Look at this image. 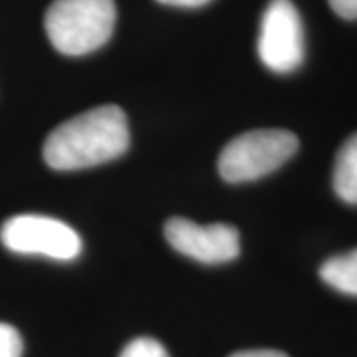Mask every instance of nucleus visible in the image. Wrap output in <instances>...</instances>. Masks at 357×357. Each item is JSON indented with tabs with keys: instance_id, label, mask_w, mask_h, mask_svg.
Wrapping results in <instances>:
<instances>
[{
	"instance_id": "1",
	"label": "nucleus",
	"mask_w": 357,
	"mask_h": 357,
	"mask_svg": "<svg viewBox=\"0 0 357 357\" xmlns=\"http://www.w3.org/2000/svg\"><path fill=\"white\" fill-rule=\"evenodd\" d=\"M129 147L128 117L117 105L93 107L64 121L44 143V161L54 171L102 165Z\"/></svg>"
},
{
	"instance_id": "2",
	"label": "nucleus",
	"mask_w": 357,
	"mask_h": 357,
	"mask_svg": "<svg viewBox=\"0 0 357 357\" xmlns=\"http://www.w3.org/2000/svg\"><path fill=\"white\" fill-rule=\"evenodd\" d=\"M114 0H54L44 18L52 46L66 56L102 48L115 28Z\"/></svg>"
},
{
	"instance_id": "3",
	"label": "nucleus",
	"mask_w": 357,
	"mask_h": 357,
	"mask_svg": "<svg viewBox=\"0 0 357 357\" xmlns=\"http://www.w3.org/2000/svg\"><path fill=\"white\" fill-rule=\"evenodd\" d=\"M300 141L288 129H255L225 145L218 173L227 183H246L280 169L298 151Z\"/></svg>"
},
{
	"instance_id": "4",
	"label": "nucleus",
	"mask_w": 357,
	"mask_h": 357,
	"mask_svg": "<svg viewBox=\"0 0 357 357\" xmlns=\"http://www.w3.org/2000/svg\"><path fill=\"white\" fill-rule=\"evenodd\" d=\"M2 244L16 255L74 260L82 252V238L62 220L44 215H16L0 229Z\"/></svg>"
},
{
	"instance_id": "5",
	"label": "nucleus",
	"mask_w": 357,
	"mask_h": 357,
	"mask_svg": "<svg viewBox=\"0 0 357 357\" xmlns=\"http://www.w3.org/2000/svg\"><path fill=\"white\" fill-rule=\"evenodd\" d=\"M258 56L268 70L290 74L306 56L304 24L292 0H270L260 22Z\"/></svg>"
},
{
	"instance_id": "6",
	"label": "nucleus",
	"mask_w": 357,
	"mask_h": 357,
	"mask_svg": "<svg viewBox=\"0 0 357 357\" xmlns=\"http://www.w3.org/2000/svg\"><path fill=\"white\" fill-rule=\"evenodd\" d=\"M165 238L177 252L203 264H225L241 255V234L225 222L197 225L189 218H169Z\"/></svg>"
},
{
	"instance_id": "7",
	"label": "nucleus",
	"mask_w": 357,
	"mask_h": 357,
	"mask_svg": "<svg viewBox=\"0 0 357 357\" xmlns=\"http://www.w3.org/2000/svg\"><path fill=\"white\" fill-rule=\"evenodd\" d=\"M333 191L347 204H357V133L345 141L333 167Z\"/></svg>"
},
{
	"instance_id": "8",
	"label": "nucleus",
	"mask_w": 357,
	"mask_h": 357,
	"mask_svg": "<svg viewBox=\"0 0 357 357\" xmlns=\"http://www.w3.org/2000/svg\"><path fill=\"white\" fill-rule=\"evenodd\" d=\"M319 278L337 292L357 296V248L326 260L319 268Z\"/></svg>"
},
{
	"instance_id": "9",
	"label": "nucleus",
	"mask_w": 357,
	"mask_h": 357,
	"mask_svg": "<svg viewBox=\"0 0 357 357\" xmlns=\"http://www.w3.org/2000/svg\"><path fill=\"white\" fill-rule=\"evenodd\" d=\"M119 357H169L165 345L153 337H137L129 342Z\"/></svg>"
},
{
	"instance_id": "10",
	"label": "nucleus",
	"mask_w": 357,
	"mask_h": 357,
	"mask_svg": "<svg viewBox=\"0 0 357 357\" xmlns=\"http://www.w3.org/2000/svg\"><path fill=\"white\" fill-rule=\"evenodd\" d=\"M22 337L16 328L0 321V357H22Z\"/></svg>"
},
{
	"instance_id": "11",
	"label": "nucleus",
	"mask_w": 357,
	"mask_h": 357,
	"mask_svg": "<svg viewBox=\"0 0 357 357\" xmlns=\"http://www.w3.org/2000/svg\"><path fill=\"white\" fill-rule=\"evenodd\" d=\"M332 10L345 20H357V0H328Z\"/></svg>"
},
{
	"instance_id": "12",
	"label": "nucleus",
	"mask_w": 357,
	"mask_h": 357,
	"mask_svg": "<svg viewBox=\"0 0 357 357\" xmlns=\"http://www.w3.org/2000/svg\"><path fill=\"white\" fill-rule=\"evenodd\" d=\"M230 357H288L284 351L278 349H246V351H238L232 354Z\"/></svg>"
},
{
	"instance_id": "13",
	"label": "nucleus",
	"mask_w": 357,
	"mask_h": 357,
	"mask_svg": "<svg viewBox=\"0 0 357 357\" xmlns=\"http://www.w3.org/2000/svg\"><path fill=\"white\" fill-rule=\"evenodd\" d=\"M161 4H167V6H181V8H199V6H204L208 4L211 0H157Z\"/></svg>"
}]
</instances>
